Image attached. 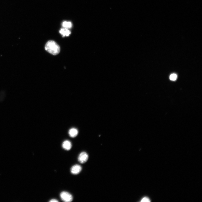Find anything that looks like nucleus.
Wrapping results in <instances>:
<instances>
[{"mask_svg":"<svg viewBox=\"0 0 202 202\" xmlns=\"http://www.w3.org/2000/svg\"><path fill=\"white\" fill-rule=\"evenodd\" d=\"M45 49L49 53L55 55L58 54L60 51V48L54 41L50 40L45 46Z\"/></svg>","mask_w":202,"mask_h":202,"instance_id":"obj_1","label":"nucleus"},{"mask_svg":"<svg viewBox=\"0 0 202 202\" xmlns=\"http://www.w3.org/2000/svg\"><path fill=\"white\" fill-rule=\"evenodd\" d=\"M60 196L61 200L63 201L70 202L72 201L73 199V197L72 194L67 192H62L60 194Z\"/></svg>","mask_w":202,"mask_h":202,"instance_id":"obj_2","label":"nucleus"},{"mask_svg":"<svg viewBox=\"0 0 202 202\" xmlns=\"http://www.w3.org/2000/svg\"><path fill=\"white\" fill-rule=\"evenodd\" d=\"M88 158V156L86 152H81L79 156L78 160V161L81 163H84L86 162Z\"/></svg>","mask_w":202,"mask_h":202,"instance_id":"obj_3","label":"nucleus"},{"mask_svg":"<svg viewBox=\"0 0 202 202\" xmlns=\"http://www.w3.org/2000/svg\"><path fill=\"white\" fill-rule=\"evenodd\" d=\"M82 169V167L79 164H75L71 168V173L74 175H77L80 173Z\"/></svg>","mask_w":202,"mask_h":202,"instance_id":"obj_4","label":"nucleus"},{"mask_svg":"<svg viewBox=\"0 0 202 202\" xmlns=\"http://www.w3.org/2000/svg\"><path fill=\"white\" fill-rule=\"evenodd\" d=\"M72 145L70 142L68 140H66L63 142L62 147L63 149L67 151H69L72 148Z\"/></svg>","mask_w":202,"mask_h":202,"instance_id":"obj_5","label":"nucleus"},{"mask_svg":"<svg viewBox=\"0 0 202 202\" xmlns=\"http://www.w3.org/2000/svg\"><path fill=\"white\" fill-rule=\"evenodd\" d=\"M59 32L63 37L69 36L71 33L70 31L68 29L64 28H61L60 31Z\"/></svg>","mask_w":202,"mask_h":202,"instance_id":"obj_6","label":"nucleus"},{"mask_svg":"<svg viewBox=\"0 0 202 202\" xmlns=\"http://www.w3.org/2000/svg\"><path fill=\"white\" fill-rule=\"evenodd\" d=\"M69 133L70 136L72 137H76L78 133V130L74 128L70 129L69 131Z\"/></svg>","mask_w":202,"mask_h":202,"instance_id":"obj_7","label":"nucleus"},{"mask_svg":"<svg viewBox=\"0 0 202 202\" xmlns=\"http://www.w3.org/2000/svg\"><path fill=\"white\" fill-rule=\"evenodd\" d=\"M62 26L63 28L68 29L72 28V24L70 22L65 21L63 22Z\"/></svg>","mask_w":202,"mask_h":202,"instance_id":"obj_8","label":"nucleus"},{"mask_svg":"<svg viewBox=\"0 0 202 202\" xmlns=\"http://www.w3.org/2000/svg\"><path fill=\"white\" fill-rule=\"evenodd\" d=\"M177 78V76L176 74H172L170 76V79L172 81H175L176 80Z\"/></svg>","mask_w":202,"mask_h":202,"instance_id":"obj_9","label":"nucleus"},{"mask_svg":"<svg viewBox=\"0 0 202 202\" xmlns=\"http://www.w3.org/2000/svg\"><path fill=\"white\" fill-rule=\"evenodd\" d=\"M141 202H149L151 201L149 198L147 197H144L141 200Z\"/></svg>","mask_w":202,"mask_h":202,"instance_id":"obj_10","label":"nucleus"},{"mask_svg":"<svg viewBox=\"0 0 202 202\" xmlns=\"http://www.w3.org/2000/svg\"><path fill=\"white\" fill-rule=\"evenodd\" d=\"M58 201L57 200L54 199H52L49 201L50 202H57Z\"/></svg>","mask_w":202,"mask_h":202,"instance_id":"obj_11","label":"nucleus"}]
</instances>
